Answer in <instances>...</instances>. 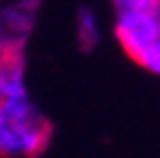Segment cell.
I'll use <instances>...</instances> for the list:
<instances>
[{"label": "cell", "mask_w": 160, "mask_h": 158, "mask_svg": "<svg viewBox=\"0 0 160 158\" xmlns=\"http://www.w3.org/2000/svg\"><path fill=\"white\" fill-rule=\"evenodd\" d=\"M53 127L25 96H0V158H38Z\"/></svg>", "instance_id": "1"}, {"label": "cell", "mask_w": 160, "mask_h": 158, "mask_svg": "<svg viewBox=\"0 0 160 158\" xmlns=\"http://www.w3.org/2000/svg\"><path fill=\"white\" fill-rule=\"evenodd\" d=\"M145 67H149V69H153V71H158L160 74V43L153 47V51L149 54V58H147V65Z\"/></svg>", "instance_id": "5"}, {"label": "cell", "mask_w": 160, "mask_h": 158, "mask_svg": "<svg viewBox=\"0 0 160 158\" xmlns=\"http://www.w3.org/2000/svg\"><path fill=\"white\" fill-rule=\"evenodd\" d=\"M122 11H153L158 13V0H118Z\"/></svg>", "instance_id": "4"}, {"label": "cell", "mask_w": 160, "mask_h": 158, "mask_svg": "<svg viewBox=\"0 0 160 158\" xmlns=\"http://www.w3.org/2000/svg\"><path fill=\"white\" fill-rule=\"evenodd\" d=\"M118 40L136 63L147 65V58L160 43V23L153 11H122L118 23Z\"/></svg>", "instance_id": "2"}, {"label": "cell", "mask_w": 160, "mask_h": 158, "mask_svg": "<svg viewBox=\"0 0 160 158\" xmlns=\"http://www.w3.org/2000/svg\"><path fill=\"white\" fill-rule=\"evenodd\" d=\"M22 43L0 40V96H25Z\"/></svg>", "instance_id": "3"}]
</instances>
